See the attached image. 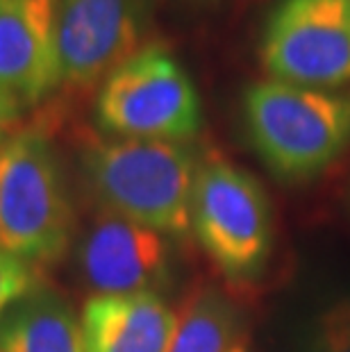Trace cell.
I'll list each match as a JSON object with an SVG mask.
<instances>
[{"label":"cell","instance_id":"cell-4","mask_svg":"<svg viewBox=\"0 0 350 352\" xmlns=\"http://www.w3.org/2000/svg\"><path fill=\"white\" fill-rule=\"evenodd\" d=\"M96 123L114 139L180 141L203 127L198 89L164 46H144L102 80Z\"/></svg>","mask_w":350,"mask_h":352},{"label":"cell","instance_id":"cell-3","mask_svg":"<svg viewBox=\"0 0 350 352\" xmlns=\"http://www.w3.org/2000/svg\"><path fill=\"white\" fill-rule=\"evenodd\" d=\"M73 209L50 141L17 132L0 151V250L43 266L69 250Z\"/></svg>","mask_w":350,"mask_h":352},{"label":"cell","instance_id":"cell-6","mask_svg":"<svg viewBox=\"0 0 350 352\" xmlns=\"http://www.w3.org/2000/svg\"><path fill=\"white\" fill-rule=\"evenodd\" d=\"M271 80L311 89L350 82V0H280L262 34Z\"/></svg>","mask_w":350,"mask_h":352},{"label":"cell","instance_id":"cell-15","mask_svg":"<svg viewBox=\"0 0 350 352\" xmlns=\"http://www.w3.org/2000/svg\"><path fill=\"white\" fill-rule=\"evenodd\" d=\"M309 352H350V339L344 334L318 325Z\"/></svg>","mask_w":350,"mask_h":352},{"label":"cell","instance_id":"cell-1","mask_svg":"<svg viewBox=\"0 0 350 352\" xmlns=\"http://www.w3.org/2000/svg\"><path fill=\"white\" fill-rule=\"evenodd\" d=\"M196 153L180 141L96 139L82 148V173L105 212L164 236L191 230Z\"/></svg>","mask_w":350,"mask_h":352},{"label":"cell","instance_id":"cell-11","mask_svg":"<svg viewBox=\"0 0 350 352\" xmlns=\"http://www.w3.org/2000/svg\"><path fill=\"white\" fill-rule=\"evenodd\" d=\"M0 352H85L73 307L43 284L0 320Z\"/></svg>","mask_w":350,"mask_h":352},{"label":"cell","instance_id":"cell-17","mask_svg":"<svg viewBox=\"0 0 350 352\" xmlns=\"http://www.w3.org/2000/svg\"><path fill=\"white\" fill-rule=\"evenodd\" d=\"M228 352H248V348H245V343H241V341H237L232 348H230Z\"/></svg>","mask_w":350,"mask_h":352},{"label":"cell","instance_id":"cell-9","mask_svg":"<svg viewBox=\"0 0 350 352\" xmlns=\"http://www.w3.org/2000/svg\"><path fill=\"white\" fill-rule=\"evenodd\" d=\"M59 0H0V87L21 107L62 85L57 55Z\"/></svg>","mask_w":350,"mask_h":352},{"label":"cell","instance_id":"cell-8","mask_svg":"<svg viewBox=\"0 0 350 352\" xmlns=\"http://www.w3.org/2000/svg\"><path fill=\"white\" fill-rule=\"evenodd\" d=\"M78 266L96 296L155 291L168 275V243L160 232L105 212L82 236Z\"/></svg>","mask_w":350,"mask_h":352},{"label":"cell","instance_id":"cell-16","mask_svg":"<svg viewBox=\"0 0 350 352\" xmlns=\"http://www.w3.org/2000/svg\"><path fill=\"white\" fill-rule=\"evenodd\" d=\"M19 111H21V104L0 87V132H3L10 123L17 121Z\"/></svg>","mask_w":350,"mask_h":352},{"label":"cell","instance_id":"cell-2","mask_svg":"<svg viewBox=\"0 0 350 352\" xmlns=\"http://www.w3.org/2000/svg\"><path fill=\"white\" fill-rule=\"evenodd\" d=\"M252 148L278 177H316L350 146V94L264 80L245 89Z\"/></svg>","mask_w":350,"mask_h":352},{"label":"cell","instance_id":"cell-13","mask_svg":"<svg viewBox=\"0 0 350 352\" xmlns=\"http://www.w3.org/2000/svg\"><path fill=\"white\" fill-rule=\"evenodd\" d=\"M39 266L0 250V320L14 305L43 287Z\"/></svg>","mask_w":350,"mask_h":352},{"label":"cell","instance_id":"cell-14","mask_svg":"<svg viewBox=\"0 0 350 352\" xmlns=\"http://www.w3.org/2000/svg\"><path fill=\"white\" fill-rule=\"evenodd\" d=\"M327 329H334V332L344 334L350 339V296L344 298V300L334 302L330 309H327L321 316V323Z\"/></svg>","mask_w":350,"mask_h":352},{"label":"cell","instance_id":"cell-18","mask_svg":"<svg viewBox=\"0 0 350 352\" xmlns=\"http://www.w3.org/2000/svg\"><path fill=\"white\" fill-rule=\"evenodd\" d=\"M3 144H5V139H3V132H0V151H3Z\"/></svg>","mask_w":350,"mask_h":352},{"label":"cell","instance_id":"cell-10","mask_svg":"<svg viewBox=\"0 0 350 352\" xmlns=\"http://www.w3.org/2000/svg\"><path fill=\"white\" fill-rule=\"evenodd\" d=\"M180 316L155 294L94 296L82 307L85 352H168Z\"/></svg>","mask_w":350,"mask_h":352},{"label":"cell","instance_id":"cell-12","mask_svg":"<svg viewBox=\"0 0 350 352\" xmlns=\"http://www.w3.org/2000/svg\"><path fill=\"white\" fill-rule=\"evenodd\" d=\"M239 311L221 291L198 289L180 314L168 352H228L237 343Z\"/></svg>","mask_w":350,"mask_h":352},{"label":"cell","instance_id":"cell-5","mask_svg":"<svg viewBox=\"0 0 350 352\" xmlns=\"http://www.w3.org/2000/svg\"><path fill=\"white\" fill-rule=\"evenodd\" d=\"M191 230L216 268L234 282L264 271L273 250L271 202L248 170L223 160L200 164L191 198Z\"/></svg>","mask_w":350,"mask_h":352},{"label":"cell","instance_id":"cell-7","mask_svg":"<svg viewBox=\"0 0 350 352\" xmlns=\"http://www.w3.org/2000/svg\"><path fill=\"white\" fill-rule=\"evenodd\" d=\"M153 0H59L57 55L66 87H91L137 52Z\"/></svg>","mask_w":350,"mask_h":352}]
</instances>
